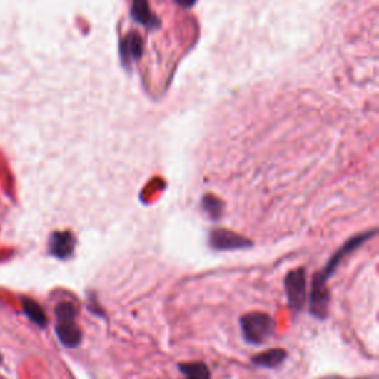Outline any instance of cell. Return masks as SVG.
<instances>
[{"mask_svg": "<svg viewBox=\"0 0 379 379\" xmlns=\"http://www.w3.org/2000/svg\"><path fill=\"white\" fill-rule=\"evenodd\" d=\"M49 253L59 259H67L73 255L76 238L70 231H55L49 237Z\"/></svg>", "mask_w": 379, "mask_h": 379, "instance_id": "obj_6", "label": "cell"}, {"mask_svg": "<svg viewBox=\"0 0 379 379\" xmlns=\"http://www.w3.org/2000/svg\"><path fill=\"white\" fill-rule=\"evenodd\" d=\"M76 307L69 301L59 303L55 307V332L59 341L67 348H76L82 343V330L76 323Z\"/></svg>", "mask_w": 379, "mask_h": 379, "instance_id": "obj_2", "label": "cell"}, {"mask_svg": "<svg viewBox=\"0 0 379 379\" xmlns=\"http://www.w3.org/2000/svg\"><path fill=\"white\" fill-rule=\"evenodd\" d=\"M178 369L181 370L186 379H211L209 369L205 363L194 362V363H183L179 365Z\"/></svg>", "mask_w": 379, "mask_h": 379, "instance_id": "obj_11", "label": "cell"}, {"mask_svg": "<svg viewBox=\"0 0 379 379\" xmlns=\"http://www.w3.org/2000/svg\"><path fill=\"white\" fill-rule=\"evenodd\" d=\"M175 2L179 5V6H183V8H190L196 4V0H175Z\"/></svg>", "mask_w": 379, "mask_h": 379, "instance_id": "obj_13", "label": "cell"}, {"mask_svg": "<svg viewBox=\"0 0 379 379\" xmlns=\"http://www.w3.org/2000/svg\"><path fill=\"white\" fill-rule=\"evenodd\" d=\"M143 52V42L136 33L129 34L122 44V58L123 61L129 59H138Z\"/></svg>", "mask_w": 379, "mask_h": 379, "instance_id": "obj_9", "label": "cell"}, {"mask_svg": "<svg viewBox=\"0 0 379 379\" xmlns=\"http://www.w3.org/2000/svg\"><path fill=\"white\" fill-rule=\"evenodd\" d=\"M23 308H24L26 315L30 318L33 323H36L37 326H41V328L46 326V323H48L46 314L44 311V308L39 305L36 301H33V299H29V298H24L23 299Z\"/></svg>", "mask_w": 379, "mask_h": 379, "instance_id": "obj_10", "label": "cell"}, {"mask_svg": "<svg viewBox=\"0 0 379 379\" xmlns=\"http://www.w3.org/2000/svg\"><path fill=\"white\" fill-rule=\"evenodd\" d=\"M285 288L292 311H301L307 303V276L304 268L290 271L285 278Z\"/></svg>", "mask_w": 379, "mask_h": 379, "instance_id": "obj_4", "label": "cell"}, {"mask_svg": "<svg viewBox=\"0 0 379 379\" xmlns=\"http://www.w3.org/2000/svg\"><path fill=\"white\" fill-rule=\"evenodd\" d=\"M375 234H376V230H370L368 233L358 234V236L350 238V241L345 242L341 249L335 252V255H332V258L329 259V263L326 264L325 270L314 276L311 293H310V310H311V314L314 317L325 318L328 314L330 295H329L326 283L329 281V277L336 270V267L341 264V261L348 253L354 252L357 248H360L366 241H369V238H372Z\"/></svg>", "mask_w": 379, "mask_h": 379, "instance_id": "obj_1", "label": "cell"}, {"mask_svg": "<svg viewBox=\"0 0 379 379\" xmlns=\"http://www.w3.org/2000/svg\"><path fill=\"white\" fill-rule=\"evenodd\" d=\"M202 208H203V211L208 213V216L211 219L221 218L223 212H224V203L219 201L218 197H215L212 194H206L202 198Z\"/></svg>", "mask_w": 379, "mask_h": 379, "instance_id": "obj_12", "label": "cell"}, {"mask_svg": "<svg viewBox=\"0 0 379 379\" xmlns=\"http://www.w3.org/2000/svg\"><path fill=\"white\" fill-rule=\"evenodd\" d=\"M132 16L135 21L148 29H154L157 26V19L150 11L148 0H132Z\"/></svg>", "mask_w": 379, "mask_h": 379, "instance_id": "obj_8", "label": "cell"}, {"mask_svg": "<svg viewBox=\"0 0 379 379\" xmlns=\"http://www.w3.org/2000/svg\"><path fill=\"white\" fill-rule=\"evenodd\" d=\"M209 243L216 251H236V249H248L252 246L249 238L236 234L230 230L216 228L209 234Z\"/></svg>", "mask_w": 379, "mask_h": 379, "instance_id": "obj_5", "label": "cell"}, {"mask_svg": "<svg viewBox=\"0 0 379 379\" xmlns=\"http://www.w3.org/2000/svg\"><path fill=\"white\" fill-rule=\"evenodd\" d=\"M286 351L283 348H273L266 353L258 354L252 358V363L259 368H266V369H274L277 366H281L285 358H286Z\"/></svg>", "mask_w": 379, "mask_h": 379, "instance_id": "obj_7", "label": "cell"}, {"mask_svg": "<svg viewBox=\"0 0 379 379\" xmlns=\"http://www.w3.org/2000/svg\"><path fill=\"white\" fill-rule=\"evenodd\" d=\"M242 333L246 341L252 345H261L267 343L274 333L276 323L266 313H249L241 318Z\"/></svg>", "mask_w": 379, "mask_h": 379, "instance_id": "obj_3", "label": "cell"}]
</instances>
